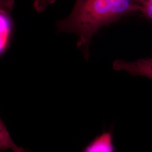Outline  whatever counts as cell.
<instances>
[{
	"label": "cell",
	"mask_w": 152,
	"mask_h": 152,
	"mask_svg": "<svg viewBox=\"0 0 152 152\" xmlns=\"http://www.w3.org/2000/svg\"><path fill=\"white\" fill-rule=\"evenodd\" d=\"M137 12L135 0H76L69 15L56 26L59 32L77 36V48L87 60L91 40L100 28Z\"/></svg>",
	"instance_id": "cell-1"
},
{
	"label": "cell",
	"mask_w": 152,
	"mask_h": 152,
	"mask_svg": "<svg viewBox=\"0 0 152 152\" xmlns=\"http://www.w3.org/2000/svg\"><path fill=\"white\" fill-rule=\"evenodd\" d=\"M14 0H0V54L5 53L11 41L13 30L11 17Z\"/></svg>",
	"instance_id": "cell-2"
},
{
	"label": "cell",
	"mask_w": 152,
	"mask_h": 152,
	"mask_svg": "<svg viewBox=\"0 0 152 152\" xmlns=\"http://www.w3.org/2000/svg\"><path fill=\"white\" fill-rule=\"evenodd\" d=\"M114 70L125 71L132 76H142L152 79V57L142 58L135 61L115 60Z\"/></svg>",
	"instance_id": "cell-3"
},
{
	"label": "cell",
	"mask_w": 152,
	"mask_h": 152,
	"mask_svg": "<svg viewBox=\"0 0 152 152\" xmlns=\"http://www.w3.org/2000/svg\"><path fill=\"white\" fill-rule=\"evenodd\" d=\"M83 152H115L112 129L95 137Z\"/></svg>",
	"instance_id": "cell-4"
},
{
	"label": "cell",
	"mask_w": 152,
	"mask_h": 152,
	"mask_svg": "<svg viewBox=\"0 0 152 152\" xmlns=\"http://www.w3.org/2000/svg\"><path fill=\"white\" fill-rule=\"evenodd\" d=\"M139 12L152 21V0H135Z\"/></svg>",
	"instance_id": "cell-5"
},
{
	"label": "cell",
	"mask_w": 152,
	"mask_h": 152,
	"mask_svg": "<svg viewBox=\"0 0 152 152\" xmlns=\"http://www.w3.org/2000/svg\"><path fill=\"white\" fill-rule=\"evenodd\" d=\"M55 1V0H34L33 6L36 11L41 12L45 11Z\"/></svg>",
	"instance_id": "cell-6"
}]
</instances>
